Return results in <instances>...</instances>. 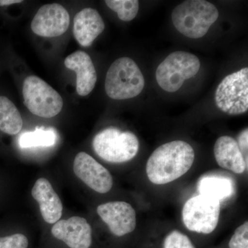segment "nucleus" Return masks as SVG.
I'll return each instance as SVG.
<instances>
[{
    "mask_svg": "<svg viewBox=\"0 0 248 248\" xmlns=\"http://www.w3.org/2000/svg\"><path fill=\"white\" fill-rule=\"evenodd\" d=\"M195 157V151L187 142L165 143L156 148L148 159L147 176L156 185L174 182L190 169Z\"/></svg>",
    "mask_w": 248,
    "mask_h": 248,
    "instance_id": "obj_1",
    "label": "nucleus"
},
{
    "mask_svg": "<svg viewBox=\"0 0 248 248\" xmlns=\"http://www.w3.org/2000/svg\"><path fill=\"white\" fill-rule=\"evenodd\" d=\"M216 6L205 0H187L174 8L173 25L179 32L192 39H199L208 32L218 19Z\"/></svg>",
    "mask_w": 248,
    "mask_h": 248,
    "instance_id": "obj_2",
    "label": "nucleus"
},
{
    "mask_svg": "<svg viewBox=\"0 0 248 248\" xmlns=\"http://www.w3.org/2000/svg\"><path fill=\"white\" fill-rule=\"evenodd\" d=\"M144 86L141 70L131 58L117 59L107 72L105 90L111 99L124 100L137 97Z\"/></svg>",
    "mask_w": 248,
    "mask_h": 248,
    "instance_id": "obj_3",
    "label": "nucleus"
},
{
    "mask_svg": "<svg viewBox=\"0 0 248 248\" xmlns=\"http://www.w3.org/2000/svg\"><path fill=\"white\" fill-rule=\"evenodd\" d=\"M96 154L108 162L121 164L134 159L140 149V141L131 132L110 127L95 135L93 141Z\"/></svg>",
    "mask_w": 248,
    "mask_h": 248,
    "instance_id": "obj_4",
    "label": "nucleus"
},
{
    "mask_svg": "<svg viewBox=\"0 0 248 248\" xmlns=\"http://www.w3.org/2000/svg\"><path fill=\"white\" fill-rule=\"evenodd\" d=\"M200 67V60L193 54L185 51L174 52L170 54L156 68V81L164 91L177 92L186 80L198 73Z\"/></svg>",
    "mask_w": 248,
    "mask_h": 248,
    "instance_id": "obj_5",
    "label": "nucleus"
},
{
    "mask_svg": "<svg viewBox=\"0 0 248 248\" xmlns=\"http://www.w3.org/2000/svg\"><path fill=\"white\" fill-rule=\"evenodd\" d=\"M24 104L31 113L43 118H52L62 110L61 95L50 85L37 76L26 78L23 84Z\"/></svg>",
    "mask_w": 248,
    "mask_h": 248,
    "instance_id": "obj_6",
    "label": "nucleus"
},
{
    "mask_svg": "<svg viewBox=\"0 0 248 248\" xmlns=\"http://www.w3.org/2000/svg\"><path fill=\"white\" fill-rule=\"evenodd\" d=\"M215 103L222 112L239 115L248 110V68L228 75L218 85Z\"/></svg>",
    "mask_w": 248,
    "mask_h": 248,
    "instance_id": "obj_7",
    "label": "nucleus"
},
{
    "mask_svg": "<svg viewBox=\"0 0 248 248\" xmlns=\"http://www.w3.org/2000/svg\"><path fill=\"white\" fill-rule=\"evenodd\" d=\"M220 208L218 201L205 196H195L184 204L183 221L189 231L210 234L218 225Z\"/></svg>",
    "mask_w": 248,
    "mask_h": 248,
    "instance_id": "obj_8",
    "label": "nucleus"
},
{
    "mask_svg": "<svg viewBox=\"0 0 248 248\" xmlns=\"http://www.w3.org/2000/svg\"><path fill=\"white\" fill-rule=\"evenodd\" d=\"M70 16L61 4L44 5L31 22V29L36 35L44 37H58L69 27Z\"/></svg>",
    "mask_w": 248,
    "mask_h": 248,
    "instance_id": "obj_9",
    "label": "nucleus"
},
{
    "mask_svg": "<svg viewBox=\"0 0 248 248\" xmlns=\"http://www.w3.org/2000/svg\"><path fill=\"white\" fill-rule=\"evenodd\" d=\"M73 170L77 177L99 193H107L113 185L109 171L84 152L76 155L73 163Z\"/></svg>",
    "mask_w": 248,
    "mask_h": 248,
    "instance_id": "obj_10",
    "label": "nucleus"
},
{
    "mask_svg": "<svg viewBox=\"0 0 248 248\" xmlns=\"http://www.w3.org/2000/svg\"><path fill=\"white\" fill-rule=\"evenodd\" d=\"M97 213L115 236H124L136 228V213L133 206L126 202L101 204L97 207Z\"/></svg>",
    "mask_w": 248,
    "mask_h": 248,
    "instance_id": "obj_11",
    "label": "nucleus"
},
{
    "mask_svg": "<svg viewBox=\"0 0 248 248\" xmlns=\"http://www.w3.org/2000/svg\"><path fill=\"white\" fill-rule=\"evenodd\" d=\"M51 232L70 248H89L92 244V228L82 217L60 220L55 223Z\"/></svg>",
    "mask_w": 248,
    "mask_h": 248,
    "instance_id": "obj_12",
    "label": "nucleus"
},
{
    "mask_svg": "<svg viewBox=\"0 0 248 248\" xmlns=\"http://www.w3.org/2000/svg\"><path fill=\"white\" fill-rule=\"evenodd\" d=\"M64 65L76 73V91L79 95L85 97L92 92L97 77L92 60L87 53L79 50L71 54L65 59Z\"/></svg>",
    "mask_w": 248,
    "mask_h": 248,
    "instance_id": "obj_13",
    "label": "nucleus"
},
{
    "mask_svg": "<svg viewBox=\"0 0 248 248\" xmlns=\"http://www.w3.org/2000/svg\"><path fill=\"white\" fill-rule=\"evenodd\" d=\"M104 29L105 24L97 10L86 8L75 16L73 35L81 46H91Z\"/></svg>",
    "mask_w": 248,
    "mask_h": 248,
    "instance_id": "obj_14",
    "label": "nucleus"
},
{
    "mask_svg": "<svg viewBox=\"0 0 248 248\" xmlns=\"http://www.w3.org/2000/svg\"><path fill=\"white\" fill-rule=\"evenodd\" d=\"M31 193L34 200L40 204L41 214L46 223L53 224L60 221L63 205L48 180L45 178L37 179Z\"/></svg>",
    "mask_w": 248,
    "mask_h": 248,
    "instance_id": "obj_15",
    "label": "nucleus"
},
{
    "mask_svg": "<svg viewBox=\"0 0 248 248\" xmlns=\"http://www.w3.org/2000/svg\"><path fill=\"white\" fill-rule=\"evenodd\" d=\"M214 154L217 164L223 169L236 174H242L248 169V165L240 152L237 142L230 136H222L214 146Z\"/></svg>",
    "mask_w": 248,
    "mask_h": 248,
    "instance_id": "obj_16",
    "label": "nucleus"
},
{
    "mask_svg": "<svg viewBox=\"0 0 248 248\" xmlns=\"http://www.w3.org/2000/svg\"><path fill=\"white\" fill-rule=\"evenodd\" d=\"M197 189L201 195L221 202L234 193V184L229 178L222 176H205L200 179Z\"/></svg>",
    "mask_w": 248,
    "mask_h": 248,
    "instance_id": "obj_17",
    "label": "nucleus"
},
{
    "mask_svg": "<svg viewBox=\"0 0 248 248\" xmlns=\"http://www.w3.org/2000/svg\"><path fill=\"white\" fill-rule=\"evenodd\" d=\"M20 112L7 97L0 96V131L10 135H17L22 130Z\"/></svg>",
    "mask_w": 248,
    "mask_h": 248,
    "instance_id": "obj_18",
    "label": "nucleus"
},
{
    "mask_svg": "<svg viewBox=\"0 0 248 248\" xmlns=\"http://www.w3.org/2000/svg\"><path fill=\"white\" fill-rule=\"evenodd\" d=\"M58 134L53 128H37L32 132L23 133L19 139L21 148L50 147L56 143Z\"/></svg>",
    "mask_w": 248,
    "mask_h": 248,
    "instance_id": "obj_19",
    "label": "nucleus"
},
{
    "mask_svg": "<svg viewBox=\"0 0 248 248\" xmlns=\"http://www.w3.org/2000/svg\"><path fill=\"white\" fill-rule=\"evenodd\" d=\"M105 3L124 22H130L135 19L140 9L138 0H107Z\"/></svg>",
    "mask_w": 248,
    "mask_h": 248,
    "instance_id": "obj_20",
    "label": "nucleus"
},
{
    "mask_svg": "<svg viewBox=\"0 0 248 248\" xmlns=\"http://www.w3.org/2000/svg\"><path fill=\"white\" fill-rule=\"evenodd\" d=\"M164 248H195L190 239L180 232L174 231L164 240Z\"/></svg>",
    "mask_w": 248,
    "mask_h": 248,
    "instance_id": "obj_21",
    "label": "nucleus"
},
{
    "mask_svg": "<svg viewBox=\"0 0 248 248\" xmlns=\"http://www.w3.org/2000/svg\"><path fill=\"white\" fill-rule=\"evenodd\" d=\"M230 248H248V222L236 228L229 242Z\"/></svg>",
    "mask_w": 248,
    "mask_h": 248,
    "instance_id": "obj_22",
    "label": "nucleus"
},
{
    "mask_svg": "<svg viewBox=\"0 0 248 248\" xmlns=\"http://www.w3.org/2000/svg\"><path fill=\"white\" fill-rule=\"evenodd\" d=\"M28 246L27 237L22 234L0 237V248H27Z\"/></svg>",
    "mask_w": 248,
    "mask_h": 248,
    "instance_id": "obj_23",
    "label": "nucleus"
},
{
    "mask_svg": "<svg viewBox=\"0 0 248 248\" xmlns=\"http://www.w3.org/2000/svg\"><path fill=\"white\" fill-rule=\"evenodd\" d=\"M237 144L245 162L248 166V130L244 129L238 136Z\"/></svg>",
    "mask_w": 248,
    "mask_h": 248,
    "instance_id": "obj_24",
    "label": "nucleus"
},
{
    "mask_svg": "<svg viewBox=\"0 0 248 248\" xmlns=\"http://www.w3.org/2000/svg\"><path fill=\"white\" fill-rule=\"evenodd\" d=\"M22 2V0H0V6H9Z\"/></svg>",
    "mask_w": 248,
    "mask_h": 248,
    "instance_id": "obj_25",
    "label": "nucleus"
}]
</instances>
